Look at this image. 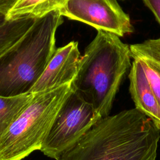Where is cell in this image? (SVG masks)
Returning a JSON list of instances; mask_svg holds the SVG:
<instances>
[{
  "instance_id": "obj_1",
  "label": "cell",
  "mask_w": 160,
  "mask_h": 160,
  "mask_svg": "<svg viewBox=\"0 0 160 160\" xmlns=\"http://www.w3.org/2000/svg\"><path fill=\"white\" fill-rule=\"evenodd\" d=\"M160 128L138 109L100 119L56 160H156Z\"/></svg>"
},
{
  "instance_id": "obj_2",
  "label": "cell",
  "mask_w": 160,
  "mask_h": 160,
  "mask_svg": "<svg viewBox=\"0 0 160 160\" xmlns=\"http://www.w3.org/2000/svg\"><path fill=\"white\" fill-rule=\"evenodd\" d=\"M80 58L71 88L91 104L101 118L111 110L116 95L129 68V46L119 36L98 30Z\"/></svg>"
},
{
  "instance_id": "obj_3",
  "label": "cell",
  "mask_w": 160,
  "mask_h": 160,
  "mask_svg": "<svg viewBox=\"0 0 160 160\" xmlns=\"http://www.w3.org/2000/svg\"><path fill=\"white\" fill-rule=\"evenodd\" d=\"M63 22L59 11L36 19L30 28L0 54V96L29 93L56 48V33Z\"/></svg>"
},
{
  "instance_id": "obj_4",
  "label": "cell",
  "mask_w": 160,
  "mask_h": 160,
  "mask_svg": "<svg viewBox=\"0 0 160 160\" xmlns=\"http://www.w3.org/2000/svg\"><path fill=\"white\" fill-rule=\"evenodd\" d=\"M71 83L34 93L31 102L0 135V160H21L41 149Z\"/></svg>"
},
{
  "instance_id": "obj_5",
  "label": "cell",
  "mask_w": 160,
  "mask_h": 160,
  "mask_svg": "<svg viewBox=\"0 0 160 160\" xmlns=\"http://www.w3.org/2000/svg\"><path fill=\"white\" fill-rule=\"evenodd\" d=\"M100 119L92 106L72 89L58 111L40 151L56 160Z\"/></svg>"
},
{
  "instance_id": "obj_6",
  "label": "cell",
  "mask_w": 160,
  "mask_h": 160,
  "mask_svg": "<svg viewBox=\"0 0 160 160\" xmlns=\"http://www.w3.org/2000/svg\"><path fill=\"white\" fill-rule=\"evenodd\" d=\"M59 11L62 17L119 37L134 31L129 16L116 0H68Z\"/></svg>"
},
{
  "instance_id": "obj_7",
  "label": "cell",
  "mask_w": 160,
  "mask_h": 160,
  "mask_svg": "<svg viewBox=\"0 0 160 160\" xmlns=\"http://www.w3.org/2000/svg\"><path fill=\"white\" fill-rule=\"evenodd\" d=\"M77 41L56 49L42 74L29 93H36L71 84L76 76L80 60Z\"/></svg>"
},
{
  "instance_id": "obj_8",
  "label": "cell",
  "mask_w": 160,
  "mask_h": 160,
  "mask_svg": "<svg viewBox=\"0 0 160 160\" xmlns=\"http://www.w3.org/2000/svg\"><path fill=\"white\" fill-rule=\"evenodd\" d=\"M128 78L129 92L136 108L160 128V106L142 66L135 59H132Z\"/></svg>"
},
{
  "instance_id": "obj_9",
  "label": "cell",
  "mask_w": 160,
  "mask_h": 160,
  "mask_svg": "<svg viewBox=\"0 0 160 160\" xmlns=\"http://www.w3.org/2000/svg\"><path fill=\"white\" fill-rule=\"evenodd\" d=\"M131 57L142 66L160 106V38L129 46Z\"/></svg>"
},
{
  "instance_id": "obj_10",
  "label": "cell",
  "mask_w": 160,
  "mask_h": 160,
  "mask_svg": "<svg viewBox=\"0 0 160 160\" xmlns=\"http://www.w3.org/2000/svg\"><path fill=\"white\" fill-rule=\"evenodd\" d=\"M68 0H16L6 17L8 21L23 18L38 19L59 11Z\"/></svg>"
},
{
  "instance_id": "obj_11",
  "label": "cell",
  "mask_w": 160,
  "mask_h": 160,
  "mask_svg": "<svg viewBox=\"0 0 160 160\" xmlns=\"http://www.w3.org/2000/svg\"><path fill=\"white\" fill-rule=\"evenodd\" d=\"M34 96V93H27L14 97L0 96V135L16 119Z\"/></svg>"
},
{
  "instance_id": "obj_12",
  "label": "cell",
  "mask_w": 160,
  "mask_h": 160,
  "mask_svg": "<svg viewBox=\"0 0 160 160\" xmlns=\"http://www.w3.org/2000/svg\"><path fill=\"white\" fill-rule=\"evenodd\" d=\"M36 18H23L7 21L0 26V54L18 40L34 23Z\"/></svg>"
},
{
  "instance_id": "obj_13",
  "label": "cell",
  "mask_w": 160,
  "mask_h": 160,
  "mask_svg": "<svg viewBox=\"0 0 160 160\" xmlns=\"http://www.w3.org/2000/svg\"><path fill=\"white\" fill-rule=\"evenodd\" d=\"M144 4L152 12L160 25V0H142Z\"/></svg>"
},
{
  "instance_id": "obj_14",
  "label": "cell",
  "mask_w": 160,
  "mask_h": 160,
  "mask_svg": "<svg viewBox=\"0 0 160 160\" xmlns=\"http://www.w3.org/2000/svg\"><path fill=\"white\" fill-rule=\"evenodd\" d=\"M16 0H0V12L7 14Z\"/></svg>"
},
{
  "instance_id": "obj_15",
  "label": "cell",
  "mask_w": 160,
  "mask_h": 160,
  "mask_svg": "<svg viewBox=\"0 0 160 160\" xmlns=\"http://www.w3.org/2000/svg\"><path fill=\"white\" fill-rule=\"evenodd\" d=\"M7 21L6 14L0 12V26L4 24Z\"/></svg>"
}]
</instances>
